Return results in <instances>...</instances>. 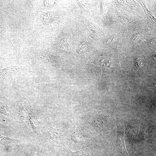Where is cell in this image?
Here are the masks:
<instances>
[{"label":"cell","instance_id":"cell-1","mask_svg":"<svg viewBox=\"0 0 156 156\" xmlns=\"http://www.w3.org/2000/svg\"><path fill=\"white\" fill-rule=\"evenodd\" d=\"M16 120L20 127L27 133L33 131L29 123L27 113L21 98L18 100L16 105Z\"/></svg>","mask_w":156,"mask_h":156},{"label":"cell","instance_id":"cell-2","mask_svg":"<svg viewBox=\"0 0 156 156\" xmlns=\"http://www.w3.org/2000/svg\"><path fill=\"white\" fill-rule=\"evenodd\" d=\"M21 98L27 113L31 129L36 134L39 135L41 129V123L38 120L36 109L27 99L24 97Z\"/></svg>","mask_w":156,"mask_h":156},{"label":"cell","instance_id":"cell-3","mask_svg":"<svg viewBox=\"0 0 156 156\" xmlns=\"http://www.w3.org/2000/svg\"><path fill=\"white\" fill-rule=\"evenodd\" d=\"M117 135L116 144L113 150L114 153H120L124 156H129L125 146L124 140V126L122 123L117 121Z\"/></svg>","mask_w":156,"mask_h":156},{"label":"cell","instance_id":"cell-4","mask_svg":"<svg viewBox=\"0 0 156 156\" xmlns=\"http://www.w3.org/2000/svg\"><path fill=\"white\" fill-rule=\"evenodd\" d=\"M42 135L41 140L43 142L47 144L54 143L60 140L62 132L60 129L52 127H47Z\"/></svg>","mask_w":156,"mask_h":156},{"label":"cell","instance_id":"cell-5","mask_svg":"<svg viewBox=\"0 0 156 156\" xmlns=\"http://www.w3.org/2000/svg\"><path fill=\"white\" fill-rule=\"evenodd\" d=\"M103 117H95L88 119L87 121L101 133H105L109 130V121Z\"/></svg>","mask_w":156,"mask_h":156},{"label":"cell","instance_id":"cell-6","mask_svg":"<svg viewBox=\"0 0 156 156\" xmlns=\"http://www.w3.org/2000/svg\"><path fill=\"white\" fill-rule=\"evenodd\" d=\"M0 145L5 146L6 150L13 147H23L28 146L24 141L5 136L0 134Z\"/></svg>","mask_w":156,"mask_h":156},{"label":"cell","instance_id":"cell-7","mask_svg":"<svg viewBox=\"0 0 156 156\" xmlns=\"http://www.w3.org/2000/svg\"><path fill=\"white\" fill-rule=\"evenodd\" d=\"M70 138L76 144L87 145L90 142L89 138L77 128L72 131L70 135Z\"/></svg>","mask_w":156,"mask_h":156},{"label":"cell","instance_id":"cell-8","mask_svg":"<svg viewBox=\"0 0 156 156\" xmlns=\"http://www.w3.org/2000/svg\"><path fill=\"white\" fill-rule=\"evenodd\" d=\"M63 154L65 156H93L92 152L88 148L75 151L65 149L63 150Z\"/></svg>","mask_w":156,"mask_h":156},{"label":"cell","instance_id":"cell-9","mask_svg":"<svg viewBox=\"0 0 156 156\" xmlns=\"http://www.w3.org/2000/svg\"><path fill=\"white\" fill-rule=\"evenodd\" d=\"M0 132L7 135H13L16 134L17 129L16 128L7 126L0 123Z\"/></svg>","mask_w":156,"mask_h":156},{"label":"cell","instance_id":"cell-10","mask_svg":"<svg viewBox=\"0 0 156 156\" xmlns=\"http://www.w3.org/2000/svg\"><path fill=\"white\" fill-rule=\"evenodd\" d=\"M42 21L46 23H50L53 22L55 17V14L53 12H48L42 13L40 16Z\"/></svg>","mask_w":156,"mask_h":156},{"label":"cell","instance_id":"cell-11","mask_svg":"<svg viewBox=\"0 0 156 156\" xmlns=\"http://www.w3.org/2000/svg\"><path fill=\"white\" fill-rule=\"evenodd\" d=\"M0 34H2L6 38H7L8 40L10 42L12 45L13 47V48L15 49V50L17 52L16 49L14 46L13 44L12 43L9 37V35L8 32L6 30L5 27L0 23Z\"/></svg>","mask_w":156,"mask_h":156},{"label":"cell","instance_id":"cell-12","mask_svg":"<svg viewBox=\"0 0 156 156\" xmlns=\"http://www.w3.org/2000/svg\"><path fill=\"white\" fill-rule=\"evenodd\" d=\"M25 147L24 152L26 156H40L38 153L34 149L27 148L26 146Z\"/></svg>","mask_w":156,"mask_h":156},{"label":"cell","instance_id":"cell-13","mask_svg":"<svg viewBox=\"0 0 156 156\" xmlns=\"http://www.w3.org/2000/svg\"><path fill=\"white\" fill-rule=\"evenodd\" d=\"M134 65L137 68H139L143 66L144 63L141 58H137L135 60Z\"/></svg>","mask_w":156,"mask_h":156},{"label":"cell","instance_id":"cell-14","mask_svg":"<svg viewBox=\"0 0 156 156\" xmlns=\"http://www.w3.org/2000/svg\"><path fill=\"white\" fill-rule=\"evenodd\" d=\"M6 78V70L5 68L0 70V79H3Z\"/></svg>","mask_w":156,"mask_h":156},{"label":"cell","instance_id":"cell-15","mask_svg":"<svg viewBox=\"0 0 156 156\" xmlns=\"http://www.w3.org/2000/svg\"><path fill=\"white\" fill-rule=\"evenodd\" d=\"M104 156H114V153L111 149H109L106 151Z\"/></svg>","mask_w":156,"mask_h":156},{"label":"cell","instance_id":"cell-16","mask_svg":"<svg viewBox=\"0 0 156 156\" xmlns=\"http://www.w3.org/2000/svg\"><path fill=\"white\" fill-rule=\"evenodd\" d=\"M55 3L54 1H45L44 2V4L45 6L50 7L53 5Z\"/></svg>","mask_w":156,"mask_h":156},{"label":"cell","instance_id":"cell-17","mask_svg":"<svg viewBox=\"0 0 156 156\" xmlns=\"http://www.w3.org/2000/svg\"><path fill=\"white\" fill-rule=\"evenodd\" d=\"M3 106V103L2 102H0V110L1 109Z\"/></svg>","mask_w":156,"mask_h":156},{"label":"cell","instance_id":"cell-18","mask_svg":"<svg viewBox=\"0 0 156 156\" xmlns=\"http://www.w3.org/2000/svg\"><path fill=\"white\" fill-rule=\"evenodd\" d=\"M0 156H3L2 153L0 151Z\"/></svg>","mask_w":156,"mask_h":156}]
</instances>
